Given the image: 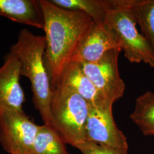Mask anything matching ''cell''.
<instances>
[{"instance_id":"obj_1","label":"cell","mask_w":154,"mask_h":154,"mask_svg":"<svg viewBox=\"0 0 154 154\" xmlns=\"http://www.w3.org/2000/svg\"><path fill=\"white\" fill-rule=\"evenodd\" d=\"M39 4L45 20L44 61L53 91L83 37L95 22L83 12L61 8L51 1L39 0Z\"/></svg>"},{"instance_id":"obj_2","label":"cell","mask_w":154,"mask_h":154,"mask_svg":"<svg viewBox=\"0 0 154 154\" xmlns=\"http://www.w3.org/2000/svg\"><path fill=\"white\" fill-rule=\"evenodd\" d=\"M45 46V35H35L23 29L9 52L21 63V76L28 78L30 82L35 109L45 125L55 128L50 107L53 91L44 61Z\"/></svg>"},{"instance_id":"obj_3","label":"cell","mask_w":154,"mask_h":154,"mask_svg":"<svg viewBox=\"0 0 154 154\" xmlns=\"http://www.w3.org/2000/svg\"><path fill=\"white\" fill-rule=\"evenodd\" d=\"M131 0H114L104 24L112 33L119 49L131 63L143 62L154 67V51L137 28Z\"/></svg>"},{"instance_id":"obj_4","label":"cell","mask_w":154,"mask_h":154,"mask_svg":"<svg viewBox=\"0 0 154 154\" xmlns=\"http://www.w3.org/2000/svg\"><path fill=\"white\" fill-rule=\"evenodd\" d=\"M50 107L55 128L65 143L76 148L86 140L89 105L81 95L59 85L53 91Z\"/></svg>"},{"instance_id":"obj_5","label":"cell","mask_w":154,"mask_h":154,"mask_svg":"<svg viewBox=\"0 0 154 154\" xmlns=\"http://www.w3.org/2000/svg\"><path fill=\"white\" fill-rule=\"evenodd\" d=\"M24 111L8 110L0 116V143L9 154H32L38 131Z\"/></svg>"},{"instance_id":"obj_6","label":"cell","mask_w":154,"mask_h":154,"mask_svg":"<svg viewBox=\"0 0 154 154\" xmlns=\"http://www.w3.org/2000/svg\"><path fill=\"white\" fill-rule=\"evenodd\" d=\"M119 48L107 52L93 63H79L86 76L106 99L114 103L123 97L125 85L119 74Z\"/></svg>"},{"instance_id":"obj_7","label":"cell","mask_w":154,"mask_h":154,"mask_svg":"<svg viewBox=\"0 0 154 154\" xmlns=\"http://www.w3.org/2000/svg\"><path fill=\"white\" fill-rule=\"evenodd\" d=\"M112 105H89L86 140L114 149L128 150L127 138L114 120Z\"/></svg>"},{"instance_id":"obj_8","label":"cell","mask_w":154,"mask_h":154,"mask_svg":"<svg viewBox=\"0 0 154 154\" xmlns=\"http://www.w3.org/2000/svg\"><path fill=\"white\" fill-rule=\"evenodd\" d=\"M20 77L21 63L9 52L0 67V116L8 110L24 111L25 97L20 83Z\"/></svg>"},{"instance_id":"obj_9","label":"cell","mask_w":154,"mask_h":154,"mask_svg":"<svg viewBox=\"0 0 154 154\" xmlns=\"http://www.w3.org/2000/svg\"><path fill=\"white\" fill-rule=\"evenodd\" d=\"M119 48L111 32L105 24L94 23L85 35L72 61L93 63L111 50Z\"/></svg>"},{"instance_id":"obj_10","label":"cell","mask_w":154,"mask_h":154,"mask_svg":"<svg viewBox=\"0 0 154 154\" xmlns=\"http://www.w3.org/2000/svg\"><path fill=\"white\" fill-rule=\"evenodd\" d=\"M59 85H65L74 90L90 106L113 105L99 93L83 71L80 63L75 61H71L66 67Z\"/></svg>"},{"instance_id":"obj_11","label":"cell","mask_w":154,"mask_h":154,"mask_svg":"<svg viewBox=\"0 0 154 154\" xmlns=\"http://www.w3.org/2000/svg\"><path fill=\"white\" fill-rule=\"evenodd\" d=\"M0 16L12 21L44 29L39 0H0Z\"/></svg>"},{"instance_id":"obj_12","label":"cell","mask_w":154,"mask_h":154,"mask_svg":"<svg viewBox=\"0 0 154 154\" xmlns=\"http://www.w3.org/2000/svg\"><path fill=\"white\" fill-rule=\"evenodd\" d=\"M61 8L83 12L90 17L95 23L103 24L107 10L114 0H51Z\"/></svg>"},{"instance_id":"obj_13","label":"cell","mask_w":154,"mask_h":154,"mask_svg":"<svg viewBox=\"0 0 154 154\" xmlns=\"http://www.w3.org/2000/svg\"><path fill=\"white\" fill-rule=\"evenodd\" d=\"M66 144L55 128L44 124L39 126L32 154H69Z\"/></svg>"},{"instance_id":"obj_14","label":"cell","mask_w":154,"mask_h":154,"mask_svg":"<svg viewBox=\"0 0 154 154\" xmlns=\"http://www.w3.org/2000/svg\"><path fill=\"white\" fill-rule=\"evenodd\" d=\"M130 118L144 135L154 136V93L147 91L136 99Z\"/></svg>"},{"instance_id":"obj_15","label":"cell","mask_w":154,"mask_h":154,"mask_svg":"<svg viewBox=\"0 0 154 154\" xmlns=\"http://www.w3.org/2000/svg\"><path fill=\"white\" fill-rule=\"evenodd\" d=\"M130 8L141 34L154 51V0H131Z\"/></svg>"},{"instance_id":"obj_16","label":"cell","mask_w":154,"mask_h":154,"mask_svg":"<svg viewBox=\"0 0 154 154\" xmlns=\"http://www.w3.org/2000/svg\"><path fill=\"white\" fill-rule=\"evenodd\" d=\"M83 154H128V150L114 149L85 140L76 147Z\"/></svg>"}]
</instances>
